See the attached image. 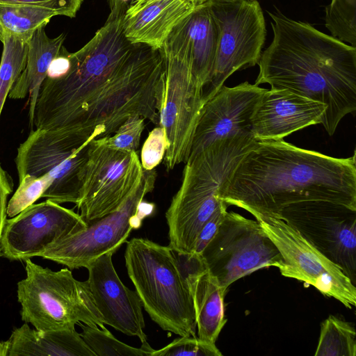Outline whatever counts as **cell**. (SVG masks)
Returning <instances> with one entry per match:
<instances>
[{"label":"cell","mask_w":356,"mask_h":356,"mask_svg":"<svg viewBox=\"0 0 356 356\" xmlns=\"http://www.w3.org/2000/svg\"><path fill=\"white\" fill-rule=\"evenodd\" d=\"M13 179L0 163V242L3 227L7 219L8 197L13 192Z\"/></svg>","instance_id":"obj_34"},{"label":"cell","mask_w":356,"mask_h":356,"mask_svg":"<svg viewBox=\"0 0 356 356\" xmlns=\"http://www.w3.org/2000/svg\"><path fill=\"white\" fill-rule=\"evenodd\" d=\"M165 133L161 126L153 129L146 138L140 153L143 170H152L163 159L167 149Z\"/></svg>","instance_id":"obj_31"},{"label":"cell","mask_w":356,"mask_h":356,"mask_svg":"<svg viewBox=\"0 0 356 356\" xmlns=\"http://www.w3.org/2000/svg\"><path fill=\"white\" fill-rule=\"evenodd\" d=\"M5 355V345L4 341H0V356Z\"/></svg>","instance_id":"obj_37"},{"label":"cell","mask_w":356,"mask_h":356,"mask_svg":"<svg viewBox=\"0 0 356 356\" xmlns=\"http://www.w3.org/2000/svg\"><path fill=\"white\" fill-rule=\"evenodd\" d=\"M113 254L106 253L86 267L93 301L104 325L137 337L143 345L147 344L141 301L136 291L122 282L112 261Z\"/></svg>","instance_id":"obj_16"},{"label":"cell","mask_w":356,"mask_h":356,"mask_svg":"<svg viewBox=\"0 0 356 356\" xmlns=\"http://www.w3.org/2000/svg\"><path fill=\"white\" fill-rule=\"evenodd\" d=\"M257 141L241 136L218 140L187 159L181 186L165 213L169 246L179 255L194 254L201 229L225 204L220 198L225 184Z\"/></svg>","instance_id":"obj_4"},{"label":"cell","mask_w":356,"mask_h":356,"mask_svg":"<svg viewBox=\"0 0 356 356\" xmlns=\"http://www.w3.org/2000/svg\"><path fill=\"white\" fill-rule=\"evenodd\" d=\"M356 332L354 326L334 316L321 325L315 356H355Z\"/></svg>","instance_id":"obj_24"},{"label":"cell","mask_w":356,"mask_h":356,"mask_svg":"<svg viewBox=\"0 0 356 356\" xmlns=\"http://www.w3.org/2000/svg\"><path fill=\"white\" fill-rule=\"evenodd\" d=\"M80 334L95 356H152L154 349L149 345L140 348L129 346L117 339L105 327L90 325L79 323Z\"/></svg>","instance_id":"obj_26"},{"label":"cell","mask_w":356,"mask_h":356,"mask_svg":"<svg viewBox=\"0 0 356 356\" xmlns=\"http://www.w3.org/2000/svg\"><path fill=\"white\" fill-rule=\"evenodd\" d=\"M218 30V47L210 82L202 90L203 105L237 70L258 64L267 31L257 0H207Z\"/></svg>","instance_id":"obj_8"},{"label":"cell","mask_w":356,"mask_h":356,"mask_svg":"<svg viewBox=\"0 0 356 356\" xmlns=\"http://www.w3.org/2000/svg\"><path fill=\"white\" fill-rule=\"evenodd\" d=\"M145 127L143 118L139 115L131 116L118 128L113 136L100 139L111 148L136 152Z\"/></svg>","instance_id":"obj_30"},{"label":"cell","mask_w":356,"mask_h":356,"mask_svg":"<svg viewBox=\"0 0 356 356\" xmlns=\"http://www.w3.org/2000/svg\"><path fill=\"white\" fill-rule=\"evenodd\" d=\"M29 40L15 35H7L2 42L3 51L0 61V118L6 98L26 66Z\"/></svg>","instance_id":"obj_25"},{"label":"cell","mask_w":356,"mask_h":356,"mask_svg":"<svg viewBox=\"0 0 356 356\" xmlns=\"http://www.w3.org/2000/svg\"><path fill=\"white\" fill-rule=\"evenodd\" d=\"M136 0H109L111 9H123L127 10Z\"/></svg>","instance_id":"obj_36"},{"label":"cell","mask_w":356,"mask_h":356,"mask_svg":"<svg viewBox=\"0 0 356 356\" xmlns=\"http://www.w3.org/2000/svg\"><path fill=\"white\" fill-rule=\"evenodd\" d=\"M267 13L273 38L261 52L254 84L268 83L326 104L321 124L333 135L341 119L356 110V47L277 8Z\"/></svg>","instance_id":"obj_3"},{"label":"cell","mask_w":356,"mask_h":356,"mask_svg":"<svg viewBox=\"0 0 356 356\" xmlns=\"http://www.w3.org/2000/svg\"><path fill=\"white\" fill-rule=\"evenodd\" d=\"M325 11L332 36L356 47V0H331Z\"/></svg>","instance_id":"obj_27"},{"label":"cell","mask_w":356,"mask_h":356,"mask_svg":"<svg viewBox=\"0 0 356 356\" xmlns=\"http://www.w3.org/2000/svg\"><path fill=\"white\" fill-rule=\"evenodd\" d=\"M183 257L193 300L197 337L203 341L216 344L227 321L224 304L227 291L206 268L199 254Z\"/></svg>","instance_id":"obj_19"},{"label":"cell","mask_w":356,"mask_h":356,"mask_svg":"<svg viewBox=\"0 0 356 356\" xmlns=\"http://www.w3.org/2000/svg\"><path fill=\"white\" fill-rule=\"evenodd\" d=\"M83 0H0L1 3L22 5L44 8L56 15L74 17Z\"/></svg>","instance_id":"obj_32"},{"label":"cell","mask_w":356,"mask_h":356,"mask_svg":"<svg viewBox=\"0 0 356 356\" xmlns=\"http://www.w3.org/2000/svg\"><path fill=\"white\" fill-rule=\"evenodd\" d=\"M216 344L200 340L197 336L181 337L159 350H154L152 356H220Z\"/></svg>","instance_id":"obj_29"},{"label":"cell","mask_w":356,"mask_h":356,"mask_svg":"<svg viewBox=\"0 0 356 356\" xmlns=\"http://www.w3.org/2000/svg\"><path fill=\"white\" fill-rule=\"evenodd\" d=\"M198 6L186 0L150 3L133 15L124 17L125 36L132 43L161 49L172 29Z\"/></svg>","instance_id":"obj_20"},{"label":"cell","mask_w":356,"mask_h":356,"mask_svg":"<svg viewBox=\"0 0 356 356\" xmlns=\"http://www.w3.org/2000/svg\"><path fill=\"white\" fill-rule=\"evenodd\" d=\"M143 175L136 152L111 148L100 138L91 140L76 204L79 215L89 223L113 212L140 186Z\"/></svg>","instance_id":"obj_11"},{"label":"cell","mask_w":356,"mask_h":356,"mask_svg":"<svg viewBox=\"0 0 356 356\" xmlns=\"http://www.w3.org/2000/svg\"><path fill=\"white\" fill-rule=\"evenodd\" d=\"M266 90L248 81L234 87L223 85L202 108L188 158L218 140L252 137V118Z\"/></svg>","instance_id":"obj_15"},{"label":"cell","mask_w":356,"mask_h":356,"mask_svg":"<svg viewBox=\"0 0 356 356\" xmlns=\"http://www.w3.org/2000/svg\"><path fill=\"white\" fill-rule=\"evenodd\" d=\"M51 184L50 177L26 175L19 180V186L7 204V216L13 218L42 197Z\"/></svg>","instance_id":"obj_28"},{"label":"cell","mask_w":356,"mask_h":356,"mask_svg":"<svg viewBox=\"0 0 356 356\" xmlns=\"http://www.w3.org/2000/svg\"><path fill=\"white\" fill-rule=\"evenodd\" d=\"M90 142L74 143L58 130L35 129L17 148L19 180L26 175L47 174L51 184L42 197L58 204L79 202Z\"/></svg>","instance_id":"obj_10"},{"label":"cell","mask_w":356,"mask_h":356,"mask_svg":"<svg viewBox=\"0 0 356 356\" xmlns=\"http://www.w3.org/2000/svg\"><path fill=\"white\" fill-rule=\"evenodd\" d=\"M209 272L227 291L235 281L284 261L257 220L227 211L216 233L199 254Z\"/></svg>","instance_id":"obj_9"},{"label":"cell","mask_w":356,"mask_h":356,"mask_svg":"<svg viewBox=\"0 0 356 356\" xmlns=\"http://www.w3.org/2000/svg\"><path fill=\"white\" fill-rule=\"evenodd\" d=\"M227 208L226 204L222 205L204 225L197 238L194 254H200L212 239L222 221Z\"/></svg>","instance_id":"obj_33"},{"label":"cell","mask_w":356,"mask_h":356,"mask_svg":"<svg viewBox=\"0 0 356 356\" xmlns=\"http://www.w3.org/2000/svg\"><path fill=\"white\" fill-rule=\"evenodd\" d=\"M56 15L48 10L0 3V41L7 35L30 39L33 33Z\"/></svg>","instance_id":"obj_23"},{"label":"cell","mask_w":356,"mask_h":356,"mask_svg":"<svg viewBox=\"0 0 356 356\" xmlns=\"http://www.w3.org/2000/svg\"><path fill=\"white\" fill-rule=\"evenodd\" d=\"M160 0H136L129 8L128 13L131 15L136 13L142 7L152 3L154 1ZM194 3L196 6H200L204 3L207 0H186Z\"/></svg>","instance_id":"obj_35"},{"label":"cell","mask_w":356,"mask_h":356,"mask_svg":"<svg viewBox=\"0 0 356 356\" xmlns=\"http://www.w3.org/2000/svg\"><path fill=\"white\" fill-rule=\"evenodd\" d=\"M218 30L205 1L181 19L167 36L162 49L188 59L200 86L210 82L218 47Z\"/></svg>","instance_id":"obj_18"},{"label":"cell","mask_w":356,"mask_h":356,"mask_svg":"<svg viewBox=\"0 0 356 356\" xmlns=\"http://www.w3.org/2000/svg\"><path fill=\"white\" fill-rule=\"evenodd\" d=\"M26 277L17 283L22 320L36 330L73 328L79 323L104 327L87 280H76L70 268L54 271L25 260Z\"/></svg>","instance_id":"obj_6"},{"label":"cell","mask_w":356,"mask_h":356,"mask_svg":"<svg viewBox=\"0 0 356 356\" xmlns=\"http://www.w3.org/2000/svg\"><path fill=\"white\" fill-rule=\"evenodd\" d=\"M156 177L154 170H144L140 186L117 209L59 240L40 257L72 270L86 268L106 253H114L132 229H138L143 219L152 212L154 204L143 202V198L152 191Z\"/></svg>","instance_id":"obj_7"},{"label":"cell","mask_w":356,"mask_h":356,"mask_svg":"<svg viewBox=\"0 0 356 356\" xmlns=\"http://www.w3.org/2000/svg\"><path fill=\"white\" fill-rule=\"evenodd\" d=\"M282 219L356 282V210L328 201H305L284 207Z\"/></svg>","instance_id":"obj_12"},{"label":"cell","mask_w":356,"mask_h":356,"mask_svg":"<svg viewBox=\"0 0 356 356\" xmlns=\"http://www.w3.org/2000/svg\"><path fill=\"white\" fill-rule=\"evenodd\" d=\"M125 15L124 10H111L92 39L68 54L67 70L44 79L33 127L60 131L81 145L110 136L131 116L159 125L164 52L130 42L124 32Z\"/></svg>","instance_id":"obj_1"},{"label":"cell","mask_w":356,"mask_h":356,"mask_svg":"<svg viewBox=\"0 0 356 356\" xmlns=\"http://www.w3.org/2000/svg\"><path fill=\"white\" fill-rule=\"evenodd\" d=\"M327 106L287 89L264 92L252 118L257 140H278L310 125L321 124Z\"/></svg>","instance_id":"obj_17"},{"label":"cell","mask_w":356,"mask_h":356,"mask_svg":"<svg viewBox=\"0 0 356 356\" xmlns=\"http://www.w3.org/2000/svg\"><path fill=\"white\" fill-rule=\"evenodd\" d=\"M127 274L143 307L165 331L195 337L196 320L186 270L179 255L169 245L143 238L127 242Z\"/></svg>","instance_id":"obj_5"},{"label":"cell","mask_w":356,"mask_h":356,"mask_svg":"<svg viewBox=\"0 0 356 356\" xmlns=\"http://www.w3.org/2000/svg\"><path fill=\"white\" fill-rule=\"evenodd\" d=\"M220 198L256 220L278 218L291 204L322 200L356 210L355 154L334 158L283 139L257 141L242 158Z\"/></svg>","instance_id":"obj_2"},{"label":"cell","mask_w":356,"mask_h":356,"mask_svg":"<svg viewBox=\"0 0 356 356\" xmlns=\"http://www.w3.org/2000/svg\"><path fill=\"white\" fill-rule=\"evenodd\" d=\"M257 221L281 254L282 275L309 284L348 309L355 306V285L339 266L282 219L264 218Z\"/></svg>","instance_id":"obj_13"},{"label":"cell","mask_w":356,"mask_h":356,"mask_svg":"<svg viewBox=\"0 0 356 356\" xmlns=\"http://www.w3.org/2000/svg\"><path fill=\"white\" fill-rule=\"evenodd\" d=\"M87 225L79 213L47 199L6 219L1 255L10 261L40 257L55 243Z\"/></svg>","instance_id":"obj_14"},{"label":"cell","mask_w":356,"mask_h":356,"mask_svg":"<svg viewBox=\"0 0 356 356\" xmlns=\"http://www.w3.org/2000/svg\"><path fill=\"white\" fill-rule=\"evenodd\" d=\"M4 345L5 356H95L74 327L40 331L24 322Z\"/></svg>","instance_id":"obj_21"},{"label":"cell","mask_w":356,"mask_h":356,"mask_svg":"<svg viewBox=\"0 0 356 356\" xmlns=\"http://www.w3.org/2000/svg\"><path fill=\"white\" fill-rule=\"evenodd\" d=\"M65 34L50 38L45 26L38 29L29 40L26 66L10 90L8 97L19 99L29 96V126L33 127L34 110L40 86L47 76L52 61L63 51Z\"/></svg>","instance_id":"obj_22"}]
</instances>
